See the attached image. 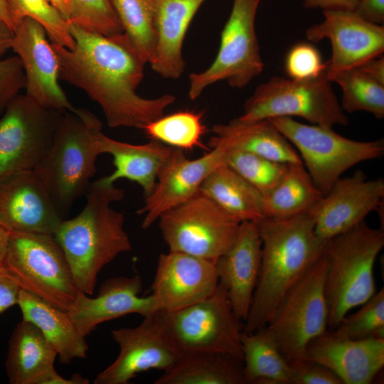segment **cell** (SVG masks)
<instances>
[{"label":"cell","instance_id":"cell-28","mask_svg":"<svg viewBox=\"0 0 384 384\" xmlns=\"http://www.w3.org/2000/svg\"><path fill=\"white\" fill-rule=\"evenodd\" d=\"M18 305L23 319L34 324L55 349L62 364L85 358L88 345L69 314L21 289Z\"/></svg>","mask_w":384,"mask_h":384},{"label":"cell","instance_id":"cell-23","mask_svg":"<svg viewBox=\"0 0 384 384\" xmlns=\"http://www.w3.org/2000/svg\"><path fill=\"white\" fill-rule=\"evenodd\" d=\"M262 240L257 221L239 225L234 241L215 261L219 284L236 316L245 321L260 270Z\"/></svg>","mask_w":384,"mask_h":384},{"label":"cell","instance_id":"cell-40","mask_svg":"<svg viewBox=\"0 0 384 384\" xmlns=\"http://www.w3.org/2000/svg\"><path fill=\"white\" fill-rule=\"evenodd\" d=\"M284 65L289 78L294 80L316 78L326 68L318 49L306 43H298L289 50Z\"/></svg>","mask_w":384,"mask_h":384},{"label":"cell","instance_id":"cell-42","mask_svg":"<svg viewBox=\"0 0 384 384\" xmlns=\"http://www.w3.org/2000/svg\"><path fill=\"white\" fill-rule=\"evenodd\" d=\"M289 365L292 384H343L330 369L305 356Z\"/></svg>","mask_w":384,"mask_h":384},{"label":"cell","instance_id":"cell-33","mask_svg":"<svg viewBox=\"0 0 384 384\" xmlns=\"http://www.w3.org/2000/svg\"><path fill=\"white\" fill-rule=\"evenodd\" d=\"M123 33L146 63L154 57L156 43V0H112Z\"/></svg>","mask_w":384,"mask_h":384},{"label":"cell","instance_id":"cell-6","mask_svg":"<svg viewBox=\"0 0 384 384\" xmlns=\"http://www.w3.org/2000/svg\"><path fill=\"white\" fill-rule=\"evenodd\" d=\"M155 315L181 356L218 352L243 361L241 334L244 321L235 314L227 292L219 282L208 297L176 310H158Z\"/></svg>","mask_w":384,"mask_h":384},{"label":"cell","instance_id":"cell-20","mask_svg":"<svg viewBox=\"0 0 384 384\" xmlns=\"http://www.w3.org/2000/svg\"><path fill=\"white\" fill-rule=\"evenodd\" d=\"M218 282L215 262L169 251L159 257L151 295L159 310L174 311L208 297Z\"/></svg>","mask_w":384,"mask_h":384},{"label":"cell","instance_id":"cell-35","mask_svg":"<svg viewBox=\"0 0 384 384\" xmlns=\"http://www.w3.org/2000/svg\"><path fill=\"white\" fill-rule=\"evenodd\" d=\"M329 80L341 89V106L344 112L365 111L377 119L384 117V85L357 67L338 72Z\"/></svg>","mask_w":384,"mask_h":384},{"label":"cell","instance_id":"cell-46","mask_svg":"<svg viewBox=\"0 0 384 384\" xmlns=\"http://www.w3.org/2000/svg\"><path fill=\"white\" fill-rule=\"evenodd\" d=\"M357 68L374 80L384 85V58L383 55L368 60Z\"/></svg>","mask_w":384,"mask_h":384},{"label":"cell","instance_id":"cell-16","mask_svg":"<svg viewBox=\"0 0 384 384\" xmlns=\"http://www.w3.org/2000/svg\"><path fill=\"white\" fill-rule=\"evenodd\" d=\"M322 22L306 31L307 39L318 42L329 39L332 53L326 62L329 79L338 72L360 66L380 56L384 50V27L368 22L353 11L326 10Z\"/></svg>","mask_w":384,"mask_h":384},{"label":"cell","instance_id":"cell-12","mask_svg":"<svg viewBox=\"0 0 384 384\" xmlns=\"http://www.w3.org/2000/svg\"><path fill=\"white\" fill-rule=\"evenodd\" d=\"M158 220L169 251L213 262L231 245L240 225L201 192L165 211Z\"/></svg>","mask_w":384,"mask_h":384},{"label":"cell","instance_id":"cell-26","mask_svg":"<svg viewBox=\"0 0 384 384\" xmlns=\"http://www.w3.org/2000/svg\"><path fill=\"white\" fill-rule=\"evenodd\" d=\"M206 0H156V43L151 69L164 78L184 72L182 48L189 25Z\"/></svg>","mask_w":384,"mask_h":384},{"label":"cell","instance_id":"cell-49","mask_svg":"<svg viewBox=\"0 0 384 384\" xmlns=\"http://www.w3.org/2000/svg\"><path fill=\"white\" fill-rule=\"evenodd\" d=\"M68 21L71 13L70 0H49Z\"/></svg>","mask_w":384,"mask_h":384},{"label":"cell","instance_id":"cell-36","mask_svg":"<svg viewBox=\"0 0 384 384\" xmlns=\"http://www.w3.org/2000/svg\"><path fill=\"white\" fill-rule=\"evenodd\" d=\"M6 1L13 31L24 18L28 17L44 28L52 43L68 49L74 48L70 22L49 0Z\"/></svg>","mask_w":384,"mask_h":384},{"label":"cell","instance_id":"cell-29","mask_svg":"<svg viewBox=\"0 0 384 384\" xmlns=\"http://www.w3.org/2000/svg\"><path fill=\"white\" fill-rule=\"evenodd\" d=\"M199 192L240 223L265 218L262 194L225 164L219 165L208 175Z\"/></svg>","mask_w":384,"mask_h":384},{"label":"cell","instance_id":"cell-48","mask_svg":"<svg viewBox=\"0 0 384 384\" xmlns=\"http://www.w3.org/2000/svg\"><path fill=\"white\" fill-rule=\"evenodd\" d=\"M9 238V233L3 228L0 227V266L3 265L4 264Z\"/></svg>","mask_w":384,"mask_h":384},{"label":"cell","instance_id":"cell-8","mask_svg":"<svg viewBox=\"0 0 384 384\" xmlns=\"http://www.w3.org/2000/svg\"><path fill=\"white\" fill-rule=\"evenodd\" d=\"M331 83L326 71L305 80L272 77L255 88L245 102L239 117L252 121L297 116L323 127L347 125L348 118Z\"/></svg>","mask_w":384,"mask_h":384},{"label":"cell","instance_id":"cell-47","mask_svg":"<svg viewBox=\"0 0 384 384\" xmlns=\"http://www.w3.org/2000/svg\"><path fill=\"white\" fill-rule=\"evenodd\" d=\"M14 36L12 29L4 21L0 20V60L11 48Z\"/></svg>","mask_w":384,"mask_h":384},{"label":"cell","instance_id":"cell-19","mask_svg":"<svg viewBox=\"0 0 384 384\" xmlns=\"http://www.w3.org/2000/svg\"><path fill=\"white\" fill-rule=\"evenodd\" d=\"M62 220L34 171L0 180V227L9 233L53 235Z\"/></svg>","mask_w":384,"mask_h":384},{"label":"cell","instance_id":"cell-1","mask_svg":"<svg viewBox=\"0 0 384 384\" xmlns=\"http://www.w3.org/2000/svg\"><path fill=\"white\" fill-rule=\"evenodd\" d=\"M70 28L73 49L51 43L59 80L82 90L96 102L109 127L143 130L175 102L170 94L154 99L137 94L146 63L124 33L105 36L71 23Z\"/></svg>","mask_w":384,"mask_h":384},{"label":"cell","instance_id":"cell-13","mask_svg":"<svg viewBox=\"0 0 384 384\" xmlns=\"http://www.w3.org/2000/svg\"><path fill=\"white\" fill-rule=\"evenodd\" d=\"M18 94L0 117V180L33 171L50 149L63 114Z\"/></svg>","mask_w":384,"mask_h":384},{"label":"cell","instance_id":"cell-21","mask_svg":"<svg viewBox=\"0 0 384 384\" xmlns=\"http://www.w3.org/2000/svg\"><path fill=\"white\" fill-rule=\"evenodd\" d=\"M142 287L139 274L109 278L95 297L79 291L68 313L84 337L105 321L130 314L144 317L158 311L159 306L151 294L140 296Z\"/></svg>","mask_w":384,"mask_h":384},{"label":"cell","instance_id":"cell-14","mask_svg":"<svg viewBox=\"0 0 384 384\" xmlns=\"http://www.w3.org/2000/svg\"><path fill=\"white\" fill-rule=\"evenodd\" d=\"M155 312L135 327L112 331L119 353L97 374L95 384H127L140 373L165 371L176 363L181 355L164 333Z\"/></svg>","mask_w":384,"mask_h":384},{"label":"cell","instance_id":"cell-15","mask_svg":"<svg viewBox=\"0 0 384 384\" xmlns=\"http://www.w3.org/2000/svg\"><path fill=\"white\" fill-rule=\"evenodd\" d=\"M384 180L361 170L340 178L309 210L319 236L330 240L351 229L383 206Z\"/></svg>","mask_w":384,"mask_h":384},{"label":"cell","instance_id":"cell-3","mask_svg":"<svg viewBox=\"0 0 384 384\" xmlns=\"http://www.w3.org/2000/svg\"><path fill=\"white\" fill-rule=\"evenodd\" d=\"M124 194L122 188L101 178L91 182L82 211L71 219L62 220L53 234L78 290L86 294H93L97 275L106 265L132 250L124 214L112 207Z\"/></svg>","mask_w":384,"mask_h":384},{"label":"cell","instance_id":"cell-25","mask_svg":"<svg viewBox=\"0 0 384 384\" xmlns=\"http://www.w3.org/2000/svg\"><path fill=\"white\" fill-rule=\"evenodd\" d=\"M102 125L95 129V137L100 154H109L113 159L114 170L101 178L108 184H114L126 178L139 184L145 197L154 190L157 176L174 148L151 139L144 144H132L114 140L102 132Z\"/></svg>","mask_w":384,"mask_h":384},{"label":"cell","instance_id":"cell-30","mask_svg":"<svg viewBox=\"0 0 384 384\" xmlns=\"http://www.w3.org/2000/svg\"><path fill=\"white\" fill-rule=\"evenodd\" d=\"M154 384H246L243 361L218 352L181 356Z\"/></svg>","mask_w":384,"mask_h":384},{"label":"cell","instance_id":"cell-24","mask_svg":"<svg viewBox=\"0 0 384 384\" xmlns=\"http://www.w3.org/2000/svg\"><path fill=\"white\" fill-rule=\"evenodd\" d=\"M57 352L40 329L22 319L9 340L6 371L11 384H87L79 374L64 378L55 369Z\"/></svg>","mask_w":384,"mask_h":384},{"label":"cell","instance_id":"cell-31","mask_svg":"<svg viewBox=\"0 0 384 384\" xmlns=\"http://www.w3.org/2000/svg\"><path fill=\"white\" fill-rule=\"evenodd\" d=\"M323 196L303 163H287L278 182L262 195L265 218H283L308 213Z\"/></svg>","mask_w":384,"mask_h":384},{"label":"cell","instance_id":"cell-27","mask_svg":"<svg viewBox=\"0 0 384 384\" xmlns=\"http://www.w3.org/2000/svg\"><path fill=\"white\" fill-rule=\"evenodd\" d=\"M209 146L253 153L282 163H303L296 149L269 119L247 121L240 117L215 124Z\"/></svg>","mask_w":384,"mask_h":384},{"label":"cell","instance_id":"cell-11","mask_svg":"<svg viewBox=\"0 0 384 384\" xmlns=\"http://www.w3.org/2000/svg\"><path fill=\"white\" fill-rule=\"evenodd\" d=\"M261 0H233V5L221 34L213 62L203 71L189 75L188 97L198 98L206 88L226 80L242 88L263 71L255 17Z\"/></svg>","mask_w":384,"mask_h":384},{"label":"cell","instance_id":"cell-22","mask_svg":"<svg viewBox=\"0 0 384 384\" xmlns=\"http://www.w3.org/2000/svg\"><path fill=\"white\" fill-rule=\"evenodd\" d=\"M304 356L327 367L343 384H370L384 366V338L353 340L328 330L307 345Z\"/></svg>","mask_w":384,"mask_h":384},{"label":"cell","instance_id":"cell-9","mask_svg":"<svg viewBox=\"0 0 384 384\" xmlns=\"http://www.w3.org/2000/svg\"><path fill=\"white\" fill-rule=\"evenodd\" d=\"M267 119L300 153L304 167L324 195L346 171L384 154L383 139L353 140L335 132L333 127L306 124L290 117Z\"/></svg>","mask_w":384,"mask_h":384},{"label":"cell","instance_id":"cell-18","mask_svg":"<svg viewBox=\"0 0 384 384\" xmlns=\"http://www.w3.org/2000/svg\"><path fill=\"white\" fill-rule=\"evenodd\" d=\"M196 159H188L184 151L174 148L158 174L153 191L145 197L138 210L144 215L142 228H149L165 211L188 201L199 192L208 175L225 164V149L219 145Z\"/></svg>","mask_w":384,"mask_h":384},{"label":"cell","instance_id":"cell-32","mask_svg":"<svg viewBox=\"0 0 384 384\" xmlns=\"http://www.w3.org/2000/svg\"><path fill=\"white\" fill-rule=\"evenodd\" d=\"M246 384H292L289 363L265 327L241 334Z\"/></svg>","mask_w":384,"mask_h":384},{"label":"cell","instance_id":"cell-38","mask_svg":"<svg viewBox=\"0 0 384 384\" xmlns=\"http://www.w3.org/2000/svg\"><path fill=\"white\" fill-rule=\"evenodd\" d=\"M354 314L346 315L331 331L353 340L384 338V290L382 288Z\"/></svg>","mask_w":384,"mask_h":384},{"label":"cell","instance_id":"cell-5","mask_svg":"<svg viewBox=\"0 0 384 384\" xmlns=\"http://www.w3.org/2000/svg\"><path fill=\"white\" fill-rule=\"evenodd\" d=\"M383 246V228H370L365 220L329 240L325 294L331 331L375 294L373 268Z\"/></svg>","mask_w":384,"mask_h":384},{"label":"cell","instance_id":"cell-10","mask_svg":"<svg viewBox=\"0 0 384 384\" xmlns=\"http://www.w3.org/2000/svg\"><path fill=\"white\" fill-rule=\"evenodd\" d=\"M326 270V250L286 294L265 326L289 363L304 356L307 345L328 331Z\"/></svg>","mask_w":384,"mask_h":384},{"label":"cell","instance_id":"cell-50","mask_svg":"<svg viewBox=\"0 0 384 384\" xmlns=\"http://www.w3.org/2000/svg\"><path fill=\"white\" fill-rule=\"evenodd\" d=\"M0 20L6 23L12 29L10 14L6 0H0Z\"/></svg>","mask_w":384,"mask_h":384},{"label":"cell","instance_id":"cell-39","mask_svg":"<svg viewBox=\"0 0 384 384\" xmlns=\"http://www.w3.org/2000/svg\"><path fill=\"white\" fill-rule=\"evenodd\" d=\"M68 21L105 36L123 33L112 0H70Z\"/></svg>","mask_w":384,"mask_h":384},{"label":"cell","instance_id":"cell-45","mask_svg":"<svg viewBox=\"0 0 384 384\" xmlns=\"http://www.w3.org/2000/svg\"><path fill=\"white\" fill-rule=\"evenodd\" d=\"M360 0H304V5L308 9L326 10L354 11Z\"/></svg>","mask_w":384,"mask_h":384},{"label":"cell","instance_id":"cell-7","mask_svg":"<svg viewBox=\"0 0 384 384\" xmlns=\"http://www.w3.org/2000/svg\"><path fill=\"white\" fill-rule=\"evenodd\" d=\"M3 265L21 288L68 312L79 290L53 235L11 233Z\"/></svg>","mask_w":384,"mask_h":384},{"label":"cell","instance_id":"cell-4","mask_svg":"<svg viewBox=\"0 0 384 384\" xmlns=\"http://www.w3.org/2000/svg\"><path fill=\"white\" fill-rule=\"evenodd\" d=\"M102 125L91 112H65L48 152L33 170L64 219L75 201L85 195L100 155L95 129Z\"/></svg>","mask_w":384,"mask_h":384},{"label":"cell","instance_id":"cell-43","mask_svg":"<svg viewBox=\"0 0 384 384\" xmlns=\"http://www.w3.org/2000/svg\"><path fill=\"white\" fill-rule=\"evenodd\" d=\"M21 288L13 274L4 265L0 266V316L18 304Z\"/></svg>","mask_w":384,"mask_h":384},{"label":"cell","instance_id":"cell-41","mask_svg":"<svg viewBox=\"0 0 384 384\" xmlns=\"http://www.w3.org/2000/svg\"><path fill=\"white\" fill-rule=\"evenodd\" d=\"M25 75L17 55L0 60V117L9 102L25 87Z\"/></svg>","mask_w":384,"mask_h":384},{"label":"cell","instance_id":"cell-37","mask_svg":"<svg viewBox=\"0 0 384 384\" xmlns=\"http://www.w3.org/2000/svg\"><path fill=\"white\" fill-rule=\"evenodd\" d=\"M224 149L225 164L262 195L267 193L278 182L287 164L250 152L225 148Z\"/></svg>","mask_w":384,"mask_h":384},{"label":"cell","instance_id":"cell-44","mask_svg":"<svg viewBox=\"0 0 384 384\" xmlns=\"http://www.w3.org/2000/svg\"><path fill=\"white\" fill-rule=\"evenodd\" d=\"M353 11L368 22L383 26L384 0H360Z\"/></svg>","mask_w":384,"mask_h":384},{"label":"cell","instance_id":"cell-34","mask_svg":"<svg viewBox=\"0 0 384 384\" xmlns=\"http://www.w3.org/2000/svg\"><path fill=\"white\" fill-rule=\"evenodd\" d=\"M202 119L203 112L180 110L164 114L149 123L143 130L151 139L174 148L183 151L195 147L208 149L201 142L207 131Z\"/></svg>","mask_w":384,"mask_h":384},{"label":"cell","instance_id":"cell-2","mask_svg":"<svg viewBox=\"0 0 384 384\" xmlns=\"http://www.w3.org/2000/svg\"><path fill=\"white\" fill-rule=\"evenodd\" d=\"M257 223L261 265L244 333L267 325L286 294L324 254L329 242L317 235L308 213L265 218Z\"/></svg>","mask_w":384,"mask_h":384},{"label":"cell","instance_id":"cell-17","mask_svg":"<svg viewBox=\"0 0 384 384\" xmlns=\"http://www.w3.org/2000/svg\"><path fill=\"white\" fill-rule=\"evenodd\" d=\"M13 32L11 48L22 63L26 95L45 108L75 112L59 84L58 59L44 28L26 17Z\"/></svg>","mask_w":384,"mask_h":384}]
</instances>
